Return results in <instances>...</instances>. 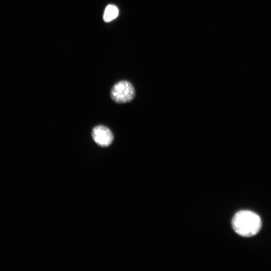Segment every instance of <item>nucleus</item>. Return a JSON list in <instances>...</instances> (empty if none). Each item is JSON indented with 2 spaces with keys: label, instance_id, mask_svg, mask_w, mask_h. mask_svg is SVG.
<instances>
[{
  "label": "nucleus",
  "instance_id": "4",
  "mask_svg": "<svg viewBox=\"0 0 271 271\" xmlns=\"http://www.w3.org/2000/svg\"><path fill=\"white\" fill-rule=\"evenodd\" d=\"M118 15L117 8L113 5H108L105 9L103 20L106 22H108L115 19Z\"/></svg>",
  "mask_w": 271,
  "mask_h": 271
},
{
  "label": "nucleus",
  "instance_id": "1",
  "mask_svg": "<svg viewBox=\"0 0 271 271\" xmlns=\"http://www.w3.org/2000/svg\"><path fill=\"white\" fill-rule=\"evenodd\" d=\"M232 226L239 235L250 237L259 231L261 221L255 213L249 210H241L237 212L233 217Z\"/></svg>",
  "mask_w": 271,
  "mask_h": 271
},
{
  "label": "nucleus",
  "instance_id": "2",
  "mask_svg": "<svg viewBox=\"0 0 271 271\" xmlns=\"http://www.w3.org/2000/svg\"><path fill=\"white\" fill-rule=\"evenodd\" d=\"M135 95L134 88L131 83L122 80L115 84L110 91L111 99L118 103H124L131 101Z\"/></svg>",
  "mask_w": 271,
  "mask_h": 271
},
{
  "label": "nucleus",
  "instance_id": "3",
  "mask_svg": "<svg viewBox=\"0 0 271 271\" xmlns=\"http://www.w3.org/2000/svg\"><path fill=\"white\" fill-rule=\"evenodd\" d=\"M93 141L99 146L106 147L110 145L113 140V135L110 129L104 125H97L92 130Z\"/></svg>",
  "mask_w": 271,
  "mask_h": 271
}]
</instances>
